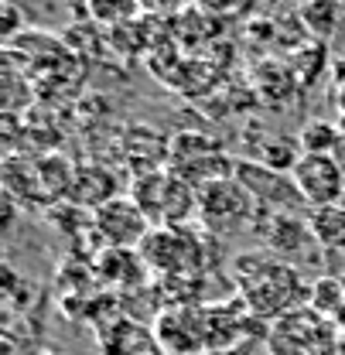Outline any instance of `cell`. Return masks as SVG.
<instances>
[{
  "mask_svg": "<svg viewBox=\"0 0 345 355\" xmlns=\"http://www.w3.org/2000/svg\"><path fill=\"white\" fill-rule=\"evenodd\" d=\"M236 270H239L236 277L243 287V304L257 314H287V311H294V301L304 294L298 270L270 260L267 253L243 257Z\"/></svg>",
  "mask_w": 345,
  "mask_h": 355,
  "instance_id": "1",
  "label": "cell"
},
{
  "mask_svg": "<svg viewBox=\"0 0 345 355\" xmlns=\"http://www.w3.org/2000/svg\"><path fill=\"white\" fill-rule=\"evenodd\" d=\"M199 216L212 232L229 236V232H239L243 225H250V219H257V202L229 175L199 188Z\"/></svg>",
  "mask_w": 345,
  "mask_h": 355,
  "instance_id": "2",
  "label": "cell"
},
{
  "mask_svg": "<svg viewBox=\"0 0 345 355\" xmlns=\"http://www.w3.org/2000/svg\"><path fill=\"white\" fill-rule=\"evenodd\" d=\"M92 232L103 250H137L151 232V219L130 195H117L106 205L92 209Z\"/></svg>",
  "mask_w": 345,
  "mask_h": 355,
  "instance_id": "3",
  "label": "cell"
},
{
  "mask_svg": "<svg viewBox=\"0 0 345 355\" xmlns=\"http://www.w3.org/2000/svg\"><path fill=\"white\" fill-rule=\"evenodd\" d=\"M291 178L308 209H328L345 202V171L335 154H301Z\"/></svg>",
  "mask_w": 345,
  "mask_h": 355,
  "instance_id": "4",
  "label": "cell"
},
{
  "mask_svg": "<svg viewBox=\"0 0 345 355\" xmlns=\"http://www.w3.org/2000/svg\"><path fill=\"white\" fill-rule=\"evenodd\" d=\"M233 168H236L233 178L253 195L257 212H294L304 202L298 184H294V178L284 175V171H274V168L257 164L250 157L239 161V164H233Z\"/></svg>",
  "mask_w": 345,
  "mask_h": 355,
  "instance_id": "5",
  "label": "cell"
},
{
  "mask_svg": "<svg viewBox=\"0 0 345 355\" xmlns=\"http://www.w3.org/2000/svg\"><path fill=\"white\" fill-rule=\"evenodd\" d=\"M140 260L161 273H178L185 277L188 270L199 266V246L192 239V232L185 225H165V229H151L147 239L140 243Z\"/></svg>",
  "mask_w": 345,
  "mask_h": 355,
  "instance_id": "6",
  "label": "cell"
},
{
  "mask_svg": "<svg viewBox=\"0 0 345 355\" xmlns=\"http://www.w3.org/2000/svg\"><path fill=\"white\" fill-rule=\"evenodd\" d=\"M325 324L308 314V311H287L280 314L274 335H270V352L274 355H314L318 352V335Z\"/></svg>",
  "mask_w": 345,
  "mask_h": 355,
  "instance_id": "7",
  "label": "cell"
},
{
  "mask_svg": "<svg viewBox=\"0 0 345 355\" xmlns=\"http://www.w3.org/2000/svg\"><path fill=\"white\" fill-rule=\"evenodd\" d=\"M72 205H106L110 198H117V178L103 164H83L76 168V184H72Z\"/></svg>",
  "mask_w": 345,
  "mask_h": 355,
  "instance_id": "8",
  "label": "cell"
},
{
  "mask_svg": "<svg viewBox=\"0 0 345 355\" xmlns=\"http://www.w3.org/2000/svg\"><path fill=\"white\" fill-rule=\"evenodd\" d=\"M250 161L267 164V168H274V171H284V175H291V171H294V164L301 161L298 137L263 133V137H257V144L250 147Z\"/></svg>",
  "mask_w": 345,
  "mask_h": 355,
  "instance_id": "9",
  "label": "cell"
},
{
  "mask_svg": "<svg viewBox=\"0 0 345 355\" xmlns=\"http://www.w3.org/2000/svg\"><path fill=\"white\" fill-rule=\"evenodd\" d=\"M311 236L321 250L328 253H345V202L328 205V209H311Z\"/></svg>",
  "mask_w": 345,
  "mask_h": 355,
  "instance_id": "10",
  "label": "cell"
},
{
  "mask_svg": "<svg viewBox=\"0 0 345 355\" xmlns=\"http://www.w3.org/2000/svg\"><path fill=\"white\" fill-rule=\"evenodd\" d=\"M168 178L165 171H147V175H137L130 184V198L140 205V212L151 222L165 219V195H168Z\"/></svg>",
  "mask_w": 345,
  "mask_h": 355,
  "instance_id": "11",
  "label": "cell"
},
{
  "mask_svg": "<svg viewBox=\"0 0 345 355\" xmlns=\"http://www.w3.org/2000/svg\"><path fill=\"white\" fill-rule=\"evenodd\" d=\"M103 349H106V355H140L154 349V338L140 324L120 318L110 324V335H103Z\"/></svg>",
  "mask_w": 345,
  "mask_h": 355,
  "instance_id": "12",
  "label": "cell"
},
{
  "mask_svg": "<svg viewBox=\"0 0 345 355\" xmlns=\"http://www.w3.org/2000/svg\"><path fill=\"white\" fill-rule=\"evenodd\" d=\"M298 17L308 28V35L321 42V38H332L335 28L342 24V3L339 0H304L298 7Z\"/></svg>",
  "mask_w": 345,
  "mask_h": 355,
  "instance_id": "13",
  "label": "cell"
},
{
  "mask_svg": "<svg viewBox=\"0 0 345 355\" xmlns=\"http://www.w3.org/2000/svg\"><path fill=\"white\" fill-rule=\"evenodd\" d=\"M38 175H42V188L48 198H69L72 195L76 168L62 154H44L42 161H38Z\"/></svg>",
  "mask_w": 345,
  "mask_h": 355,
  "instance_id": "14",
  "label": "cell"
},
{
  "mask_svg": "<svg viewBox=\"0 0 345 355\" xmlns=\"http://www.w3.org/2000/svg\"><path fill=\"white\" fill-rule=\"evenodd\" d=\"M342 144V127L328 120H308L298 130V147L301 154H335Z\"/></svg>",
  "mask_w": 345,
  "mask_h": 355,
  "instance_id": "15",
  "label": "cell"
},
{
  "mask_svg": "<svg viewBox=\"0 0 345 355\" xmlns=\"http://www.w3.org/2000/svg\"><path fill=\"white\" fill-rule=\"evenodd\" d=\"M144 10L140 0H86V14L103 28H124Z\"/></svg>",
  "mask_w": 345,
  "mask_h": 355,
  "instance_id": "16",
  "label": "cell"
},
{
  "mask_svg": "<svg viewBox=\"0 0 345 355\" xmlns=\"http://www.w3.org/2000/svg\"><path fill=\"white\" fill-rule=\"evenodd\" d=\"M311 297H314V301H311L314 311H321V314H339V308L345 304V284L335 280V277H321V280L314 284Z\"/></svg>",
  "mask_w": 345,
  "mask_h": 355,
  "instance_id": "17",
  "label": "cell"
},
{
  "mask_svg": "<svg viewBox=\"0 0 345 355\" xmlns=\"http://www.w3.org/2000/svg\"><path fill=\"white\" fill-rule=\"evenodd\" d=\"M21 28H24L21 7H17L14 0H0V31H3V38H14Z\"/></svg>",
  "mask_w": 345,
  "mask_h": 355,
  "instance_id": "18",
  "label": "cell"
},
{
  "mask_svg": "<svg viewBox=\"0 0 345 355\" xmlns=\"http://www.w3.org/2000/svg\"><path fill=\"white\" fill-rule=\"evenodd\" d=\"M335 106H339V116H342V123H345V86L335 89Z\"/></svg>",
  "mask_w": 345,
  "mask_h": 355,
  "instance_id": "19",
  "label": "cell"
},
{
  "mask_svg": "<svg viewBox=\"0 0 345 355\" xmlns=\"http://www.w3.org/2000/svg\"><path fill=\"white\" fill-rule=\"evenodd\" d=\"M335 161L342 164V171H345V123H342V144H339V150H335Z\"/></svg>",
  "mask_w": 345,
  "mask_h": 355,
  "instance_id": "20",
  "label": "cell"
},
{
  "mask_svg": "<svg viewBox=\"0 0 345 355\" xmlns=\"http://www.w3.org/2000/svg\"><path fill=\"white\" fill-rule=\"evenodd\" d=\"M38 355H65L62 349H44V352H38Z\"/></svg>",
  "mask_w": 345,
  "mask_h": 355,
  "instance_id": "21",
  "label": "cell"
}]
</instances>
